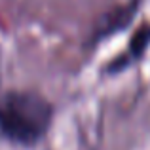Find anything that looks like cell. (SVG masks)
<instances>
[{
	"label": "cell",
	"mask_w": 150,
	"mask_h": 150,
	"mask_svg": "<svg viewBox=\"0 0 150 150\" xmlns=\"http://www.w3.org/2000/svg\"><path fill=\"white\" fill-rule=\"evenodd\" d=\"M53 106L36 91H8L0 95V139L33 148L48 135Z\"/></svg>",
	"instance_id": "obj_1"
},
{
	"label": "cell",
	"mask_w": 150,
	"mask_h": 150,
	"mask_svg": "<svg viewBox=\"0 0 150 150\" xmlns=\"http://www.w3.org/2000/svg\"><path fill=\"white\" fill-rule=\"evenodd\" d=\"M137 6H139V0H131L127 4H120L112 10L105 11V15L97 21L95 29H93V42H101L116 34L118 30H124L135 17Z\"/></svg>",
	"instance_id": "obj_2"
},
{
	"label": "cell",
	"mask_w": 150,
	"mask_h": 150,
	"mask_svg": "<svg viewBox=\"0 0 150 150\" xmlns=\"http://www.w3.org/2000/svg\"><path fill=\"white\" fill-rule=\"evenodd\" d=\"M150 46V25H141L137 29V33L131 36L129 40V46L124 53L116 55L112 61L106 65V72L108 74H118L122 70L129 69L133 63H137L144 53H146Z\"/></svg>",
	"instance_id": "obj_3"
}]
</instances>
